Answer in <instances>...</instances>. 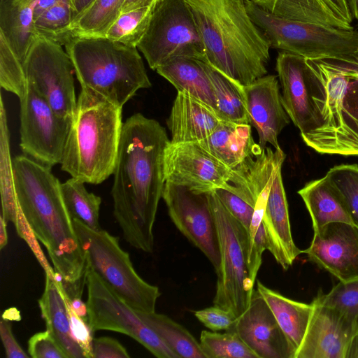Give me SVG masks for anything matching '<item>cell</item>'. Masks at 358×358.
Instances as JSON below:
<instances>
[{"mask_svg":"<svg viewBox=\"0 0 358 358\" xmlns=\"http://www.w3.org/2000/svg\"><path fill=\"white\" fill-rule=\"evenodd\" d=\"M170 142L155 120L136 113L123 122L111 195L113 215L126 241L145 252L165 185L164 152Z\"/></svg>","mask_w":358,"mask_h":358,"instance_id":"6da1fadb","label":"cell"},{"mask_svg":"<svg viewBox=\"0 0 358 358\" xmlns=\"http://www.w3.org/2000/svg\"><path fill=\"white\" fill-rule=\"evenodd\" d=\"M19 207L46 248L53 268L71 299L80 297L86 262L67 208L61 182L51 171L26 155L13 159Z\"/></svg>","mask_w":358,"mask_h":358,"instance_id":"7a4b0ae2","label":"cell"},{"mask_svg":"<svg viewBox=\"0 0 358 358\" xmlns=\"http://www.w3.org/2000/svg\"><path fill=\"white\" fill-rule=\"evenodd\" d=\"M185 1L213 66L242 85L266 75L271 46L245 0Z\"/></svg>","mask_w":358,"mask_h":358,"instance_id":"3957f363","label":"cell"},{"mask_svg":"<svg viewBox=\"0 0 358 358\" xmlns=\"http://www.w3.org/2000/svg\"><path fill=\"white\" fill-rule=\"evenodd\" d=\"M307 62L315 75L313 101L320 125L301 134L303 141L322 154L358 156V60Z\"/></svg>","mask_w":358,"mask_h":358,"instance_id":"277c9868","label":"cell"},{"mask_svg":"<svg viewBox=\"0 0 358 358\" xmlns=\"http://www.w3.org/2000/svg\"><path fill=\"white\" fill-rule=\"evenodd\" d=\"M122 108L81 87L65 143L61 169L98 185L113 173L123 122Z\"/></svg>","mask_w":358,"mask_h":358,"instance_id":"5b68a950","label":"cell"},{"mask_svg":"<svg viewBox=\"0 0 358 358\" xmlns=\"http://www.w3.org/2000/svg\"><path fill=\"white\" fill-rule=\"evenodd\" d=\"M137 47L106 36H74L66 45L81 87L122 108L151 83Z\"/></svg>","mask_w":358,"mask_h":358,"instance_id":"8992f818","label":"cell"},{"mask_svg":"<svg viewBox=\"0 0 358 358\" xmlns=\"http://www.w3.org/2000/svg\"><path fill=\"white\" fill-rule=\"evenodd\" d=\"M253 22L271 48L307 59L358 60V31L279 17L245 0Z\"/></svg>","mask_w":358,"mask_h":358,"instance_id":"52a82bcc","label":"cell"},{"mask_svg":"<svg viewBox=\"0 0 358 358\" xmlns=\"http://www.w3.org/2000/svg\"><path fill=\"white\" fill-rule=\"evenodd\" d=\"M73 222L86 266L136 311L155 312L159 289L137 273L129 255L120 247L119 238L105 230L87 227L78 220Z\"/></svg>","mask_w":358,"mask_h":358,"instance_id":"ba28073f","label":"cell"},{"mask_svg":"<svg viewBox=\"0 0 358 358\" xmlns=\"http://www.w3.org/2000/svg\"><path fill=\"white\" fill-rule=\"evenodd\" d=\"M208 196L220 253L213 305L226 308L238 317L248 308L255 290L248 264V234L214 192H208Z\"/></svg>","mask_w":358,"mask_h":358,"instance_id":"9c48e42d","label":"cell"},{"mask_svg":"<svg viewBox=\"0 0 358 358\" xmlns=\"http://www.w3.org/2000/svg\"><path fill=\"white\" fill-rule=\"evenodd\" d=\"M137 48L149 66L155 71L177 58L207 59L203 41L185 0H158Z\"/></svg>","mask_w":358,"mask_h":358,"instance_id":"30bf717a","label":"cell"},{"mask_svg":"<svg viewBox=\"0 0 358 358\" xmlns=\"http://www.w3.org/2000/svg\"><path fill=\"white\" fill-rule=\"evenodd\" d=\"M87 318L93 331L108 330L126 334L158 358H178L140 317L90 267L85 268Z\"/></svg>","mask_w":358,"mask_h":358,"instance_id":"8fae6325","label":"cell"},{"mask_svg":"<svg viewBox=\"0 0 358 358\" xmlns=\"http://www.w3.org/2000/svg\"><path fill=\"white\" fill-rule=\"evenodd\" d=\"M27 85L61 117L72 119L77 100L73 62L62 45L38 36L24 62Z\"/></svg>","mask_w":358,"mask_h":358,"instance_id":"7c38bea8","label":"cell"},{"mask_svg":"<svg viewBox=\"0 0 358 358\" xmlns=\"http://www.w3.org/2000/svg\"><path fill=\"white\" fill-rule=\"evenodd\" d=\"M20 101L22 151L50 168L60 164L72 119L59 116L29 85Z\"/></svg>","mask_w":358,"mask_h":358,"instance_id":"4fadbf2b","label":"cell"},{"mask_svg":"<svg viewBox=\"0 0 358 358\" xmlns=\"http://www.w3.org/2000/svg\"><path fill=\"white\" fill-rule=\"evenodd\" d=\"M162 198L174 225L202 252L217 271L220 253L208 193H196L185 187L165 182Z\"/></svg>","mask_w":358,"mask_h":358,"instance_id":"5bb4252c","label":"cell"},{"mask_svg":"<svg viewBox=\"0 0 358 358\" xmlns=\"http://www.w3.org/2000/svg\"><path fill=\"white\" fill-rule=\"evenodd\" d=\"M165 182L183 186L196 193H208L225 188L230 181V169L196 143H173L164 152Z\"/></svg>","mask_w":358,"mask_h":358,"instance_id":"9a60e30c","label":"cell"},{"mask_svg":"<svg viewBox=\"0 0 358 358\" xmlns=\"http://www.w3.org/2000/svg\"><path fill=\"white\" fill-rule=\"evenodd\" d=\"M276 71L282 87V106L301 134L316 129L320 121L313 101L315 75L304 57L281 51Z\"/></svg>","mask_w":358,"mask_h":358,"instance_id":"2e32d148","label":"cell"},{"mask_svg":"<svg viewBox=\"0 0 358 358\" xmlns=\"http://www.w3.org/2000/svg\"><path fill=\"white\" fill-rule=\"evenodd\" d=\"M313 232L310 246L301 253L341 282L358 279V227L336 222Z\"/></svg>","mask_w":358,"mask_h":358,"instance_id":"e0dca14e","label":"cell"},{"mask_svg":"<svg viewBox=\"0 0 358 358\" xmlns=\"http://www.w3.org/2000/svg\"><path fill=\"white\" fill-rule=\"evenodd\" d=\"M311 303L310 320L294 358H345L357 333L354 325L339 311L322 303L317 296Z\"/></svg>","mask_w":358,"mask_h":358,"instance_id":"ac0fdd59","label":"cell"},{"mask_svg":"<svg viewBox=\"0 0 358 358\" xmlns=\"http://www.w3.org/2000/svg\"><path fill=\"white\" fill-rule=\"evenodd\" d=\"M230 329L238 334L258 358H293L285 335L257 289L248 308Z\"/></svg>","mask_w":358,"mask_h":358,"instance_id":"d6986e66","label":"cell"},{"mask_svg":"<svg viewBox=\"0 0 358 358\" xmlns=\"http://www.w3.org/2000/svg\"><path fill=\"white\" fill-rule=\"evenodd\" d=\"M249 123L255 128L259 145L265 148L271 144L280 150L278 137L289 123V117L281 100L277 77L265 75L243 85Z\"/></svg>","mask_w":358,"mask_h":358,"instance_id":"ffe728a7","label":"cell"},{"mask_svg":"<svg viewBox=\"0 0 358 358\" xmlns=\"http://www.w3.org/2000/svg\"><path fill=\"white\" fill-rule=\"evenodd\" d=\"M281 170L282 168L278 170L271 185L262 222L268 242L267 250L284 270H287L301 250L292 238Z\"/></svg>","mask_w":358,"mask_h":358,"instance_id":"44dd1931","label":"cell"},{"mask_svg":"<svg viewBox=\"0 0 358 358\" xmlns=\"http://www.w3.org/2000/svg\"><path fill=\"white\" fill-rule=\"evenodd\" d=\"M223 122L209 106L178 92L167 125L173 143H194L210 135Z\"/></svg>","mask_w":358,"mask_h":358,"instance_id":"7402d4cb","label":"cell"},{"mask_svg":"<svg viewBox=\"0 0 358 358\" xmlns=\"http://www.w3.org/2000/svg\"><path fill=\"white\" fill-rule=\"evenodd\" d=\"M67 293L55 276L45 275L44 292L38 300L41 315L48 330L69 358H85L72 334L67 308Z\"/></svg>","mask_w":358,"mask_h":358,"instance_id":"603a6c76","label":"cell"},{"mask_svg":"<svg viewBox=\"0 0 358 358\" xmlns=\"http://www.w3.org/2000/svg\"><path fill=\"white\" fill-rule=\"evenodd\" d=\"M38 0H1L0 36L24 64L37 38L34 9Z\"/></svg>","mask_w":358,"mask_h":358,"instance_id":"cb8c5ba5","label":"cell"},{"mask_svg":"<svg viewBox=\"0 0 358 358\" xmlns=\"http://www.w3.org/2000/svg\"><path fill=\"white\" fill-rule=\"evenodd\" d=\"M251 127L223 120L210 135L194 143L229 168L234 169L254 153L257 143Z\"/></svg>","mask_w":358,"mask_h":358,"instance_id":"d4e9b609","label":"cell"},{"mask_svg":"<svg viewBox=\"0 0 358 358\" xmlns=\"http://www.w3.org/2000/svg\"><path fill=\"white\" fill-rule=\"evenodd\" d=\"M206 60L177 58L159 66L156 71L171 83L178 92L195 98L216 113L217 99L205 66Z\"/></svg>","mask_w":358,"mask_h":358,"instance_id":"484cf974","label":"cell"},{"mask_svg":"<svg viewBox=\"0 0 358 358\" xmlns=\"http://www.w3.org/2000/svg\"><path fill=\"white\" fill-rule=\"evenodd\" d=\"M257 290L273 312L294 358L310 320L313 310L312 303L308 304L290 299L266 287L259 280L257 281Z\"/></svg>","mask_w":358,"mask_h":358,"instance_id":"4316f807","label":"cell"},{"mask_svg":"<svg viewBox=\"0 0 358 358\" xmlns=\"http://www.w3.org/2000/svg\"><path fill=\"white\" fill-rule=\"evenodd\" d=\"M298 194L310 213L313 230L336 222L354 224L341 196L325 176L309 182Z\"/></svg>","mask_w":358,"mask_h":358,"instance_id":"83f0119b","label":"cell"},{"mask_svg":"<svg viewBox=\"0 0 358 358\" xmlns=\"http://www.w3.org/2000/svg\"><path fill=\"white\" fill-rule=\"evenodd\" d=\"M279 17L320 24L339 29H352L340 20L323 0H251Z\"/></svg>","mask_w":358,"mask_h":358,"instance_id":"f1b7e54d","label":"cell"},{"mask_svg":"<svg viewBox=\"0 0 358 358\" xmlns=\"http://www.w3.org/2000/svg\"><path fill=\"white\" fill-rule=\"evenodd\" d=\"M205 66L214 87L217 115L225 121L250 124L243 85L213 66L207 59Z\"/></svg>","mask_w":358,"mask_h":358,"instance_id":"f546056e","label":"cell"},{"mask_svg":"<svg viewBox=\"0 0 358 358\" xmlns=\"http://www.w3.org/2000/svg\"><path fill=\"white\" fill-rule=\"evenodd\" d=\"M137 313L178 358H206L199 342L181 324L155 311Z\"/></svg>","mask_w":358,"mask_h":358,"instance_id":"4dcf8cb0","label":"cell"},{"mask_svg":"<svg viewBox=\"0 0 358 358\" xmlns=\"http://www.w3.org/2000/svg\"><path fill=\"white\" fill-rule=\"evenodd\" d=\"M0 193L1 215L6 222L16 223L19 206L16 198L10 133L3 96L0 97Z\"/></svg>","mask_w":358,"mask_h":358,"instance_id":"1f68e13d","label":"cell"},{"mask_svg":"<svg viewBox=\"0 0 358 358\" xmlns=\"http://www.w3.org/2000/svg\"><path fill=\"white\" fill-rule=\"evenodd\" d=\"M61 190L65 205L72 220H76L94 230H100V196L89 192L85 182L71 178L61 183Z\"/></svg>","mask_w":358,"mask_h":358,"instance_id":"d6a6232c","label":"cell"},{"mask_svg":"<svg viewBox=\"0 0 358 358\" xmlns=\"http://www.w3.org/2000/svg\"><path fill=\"white\" fill-rule=\"evenodd\" d=\"M125 0H95L71 25L74 36H104L122 13Z\"/></svg>","mask_w":358,"mask_h":358,"instance_id":"836d02e7","label":"cell"},{"mask_svg":"<svg viewBox=\"0 0 358 358\" xmlns=\"http://www.w3.org/2000/svg\"><path fill=\"white\" fill-rule=\"evenodd\" d=\"M74 17L71 1H62L35 19L34 28L38 36L65 45L73 37Z\"/></svg>","mask_w":358,"mask_h":358,"instance_id":"e575fe53","label":"cell"},{"mask_svg":"<svg viewBox=\"0 0 358 358\" xmlns=\"http://www.w3.org/2000/svg\"><path fill=\"white\" fill-rule=\"evenodd\" d=\"M157 1L148 6L122 13L104 36L127 45L137 47L148 29Z\"/></svg>","mask_w":358,"mask_h":358,"instance_id":"d590c367","label":"cell"},{"mask_svg":"<svg viewBox=\"0 0 358 358\" xmlns=\"http://www.w3.org/2000/svg\"><path fill=\"white\" fill-rule=\"evenodd\" d=\"M200 346L206 358H258L233 330L224 333L203 330Z\"/></svg>","mask_w":358,"mask_h":358,"instance_id":"8d00e7d4","label":"cell"},{"mask_svg":"<svg viewBox=\"0 0 358 358\" xmlns=\"http://www.w3.org/2000/svg\"><path fill=\"white\" fill-rule=\"evenodd\" d=\"M325 176L341 196L354 224L358 227V165L335 166Z\"/></svg>","mask_w":358,"mask_h":358,"instance_id":"74e56055","label":"cell"},{"mask_svg":"<svg viewBox=\"0 0 358 358\" xmlns=\"http://www.w3.org/2000/svg\"><path fill=\"white\" fill-rule=\"evenodd\" d=\"M316 296L322 303L335 308L344 315L358 333V279L339 281L327 294L320 289Z\"/></svg>","mask_w":358,"mask_h":358,"instance_id":"f35d334b","label":"cell"},{"mask_svg":"<svg viewBox=\"0 0 358 358\" xmlns=\"http://www.w3.org/2000/svg\"><path fill=\"white\" fill-rule=\"evenodd\" d=\"M0 85L19 99L26 92L27 85L22 64L6 41L0 36Z\"/></svg>","mask_w":358,"mask_h":358,"instance_id":"ab89813d","label":"cell"},{"mask_svg":"<svg viewBox=\"0 0 358 358\" xmlns=\"http://www.w3.org/2000/svg\"><path fill=\"white\" fill-rule=\"evenodd\" d=\"M214 192L228 211L248 232L254 216V208L242 198L225 188L217 189Z\"/></svg>","mask_w":358,"mask_h":358,"instance_id":"60d3db41","label":"cell"},{"mask_svg":"<svg viewBox=\"0 0 358 358\" xmlns=\"http://www.w3.org/2000/svg\"><path fill=\"white\" fill-rule=\"evenodd\" d=\"M28 353L33 358H69L47 329L34 334L29 339Z\"/></svg>","mask_w":358,"mask_h":358,"instance_id":"b9f144b4","label":"cell"},{"mask_svg":"<svg viewBox=\"0 0 358 358\" xmlns=\"http://www.w3.org/2000/svg\"><path fill=\"white\" fill-rule=\"evenodd\" d=\"M194 315L205 327L213 331L229 330L237 318L230 310L216 305L196 310Z\"/></svg>","mask_w":358,"mask_h":358,"instance_id":"7bdbcfd3","label":"cell"},{"mask_svg":"<svg viewBox=\"0 0 358 358\" xmlns=\"http://www.w3.org/2000/svg\"><path fill=\"white\" fill-rule=\"evenodd\" d=\"M66 300L71 327L73 337L82 348L85 358H93V331L89 324L88 320L80 316L76 313L71 306V299L69 295H67Z\"/></svg>","mask_w":358,"mask_h":358,"instance_id":"ee69618b","label":"cell"},{"mask_svg":"<svg viewBox=\"0 0 358 358\" xmlns=\"http://www.w3.org/2000/svg\"><path fill=\"white\" fill-rule=\"evenodd\" d=\"M19 206V205H18ZM18 236L24 240L28 246L34 252L37 260L40 263L45 272V275L55 276L56 272L52 268L46 258L45 257L42 250L38 243V238L32 231L31 227L25 219L20 207L16 223L15 224Z\"/></svg>","mask_w":358,"mask_h":358,"instance_id":"f6af8a7d","label":"cell"},{"mask_svg":"<svg viewBox=\"0 0 358 358\" xmlns=\"http://www.w3.org/2000/svg\"><path fill=\"white\" fill-rule=\"evenodd\" d=\"M93 358H128L126 348L117 340L110 337H99L93 339Z\"/></svg>","mask_w":358,"mask_h":358,"instance_id":"bcb514c9","label":"cell"},{"mask_svg":"<svg viewBox=\"0 0 358 358\" xmlns=\"http://www.w3.org/2000/svg\"><path fill=\"white\" fill-rule=\"evenodd\" d=\"M0 334L8 358H28V355L20 347L13 336L9 320L2 317L0 322Z\"/></svg>","mask_w":358,"mask_h":358,"instance_id":"7dc6e473","label":"cell"},{"mask_svg":"<svg viewBox=\"0 0 358 358\" xmlns=\"http://www.w3.org/2000/svg\"><path fill=\"white\" fill-rule=\"evenodd\" d=\"M332 12L342 21L352 27V17L346 0H323Z\"/></svg>","mask_w":358,"mask_h":358,"instance_id":"c3c4849f","label":"cell"},{"mask_svg":"<svg viewBox=\"0 0 358 358\" xmlns=\"http://www.w3.org/2000/svg\"><path fill=\"white\" fill-rule=\"evenodd\" d=\"M70 0H38L34 9V19H36L45 10L53 7L59 2Z\"/></svg>","mask_w":358,"mask_h":358,"instance_id":"681fc988","label":"cell"},{"mask_svg":"<svg viewBox=\"0 0 358 358\" xmlns=\"http://www.w3.org/2000/svg\"><path fill=\"white\" fill-rule=\"evenodd\" d=\"M73 11L74 21L79 17L95 0H70ZM73 21V22H74Z\"/></svg>","mask_w":358,"mask_h":358,"instance_id":"f907efd6","label":"cell"},{"mask_svg":"<svg viewBox=\"0 0 358 358\" xmlns=\"http://www.w3.org/2000/svg\"><path fill=\"white\" fill-rule=\"evenodd\" d=\"M157 1V0H125L123 4L122 13L127 12L138 8L150 6Z\"/></svg>","mask_w":358,"mask_h":358,"instance_id":"816d5d0a","label":"cell"},{"mask_svg":"<svg viewBox=\"0 0 358 358\" xmlns=\"http://www.w3.org/2000/svg\"><path fill=\"white\" fill-rule=\"evenodd\" d=\"M71 303L73 310L78 315L88 320L87 304L83 303L80 297H76L71 299Z\"/></svg>","mask_w":358,"mask_h":358,"instance_id":"f5cc1de1","label":"cell"},{"mask_svg":"<svg viewBox=\"0 0 358 358\" xmlns=\"http://www.w3.org/2000/svg\"><path fill=\"white\" fill-rule=\"evenodd\" d=\"M345 358H358V333L352 338L347 350Z\"/></svg>","mask_w":358,"mask_h":358,"instance_id":"db71d44e","label":"cell"},{"mask_svg":"<svg viewBox=\"0 0 358 358\" xmlns=\"http://www.w3.org/2000/svg\"><path fill=\"white\" fill-rule=\"evenodd\" d=\"M6 221L1 214L0 216V249L2 250L8 244V234L6 230Z\"/></svg>","mask_w":358,"mask_h":358,"instance_id":"11a10c76","label":"cell"},{"mask_svg":"<svg viewBox=\"0 0 358 358\" xmlns=\"http://www.w3.org/2000/svg\"><path fill=\"white\" fill-rule=\"evenodd\" d=\"M2 317L8 320H20V315L17 310L15 308H9L3 313Z\"/></svg>","mask_w":358,"mask_h":358,"instance_id":"9f6ffc18","label":"cell"},{"mask_svg":"<svg viewBox=\"0 0 358 358\" xmlns=\"http://www.w3.org/2000/svg\"><path fill=\"white\" fill-rule=\"evenodd\" d=\"M352 19L358 21V0H346Z\"/></svg>","mask_w":358,"mask_h":358,"instance_id":"6f0895ef","label":"cell"}]
</instances>
